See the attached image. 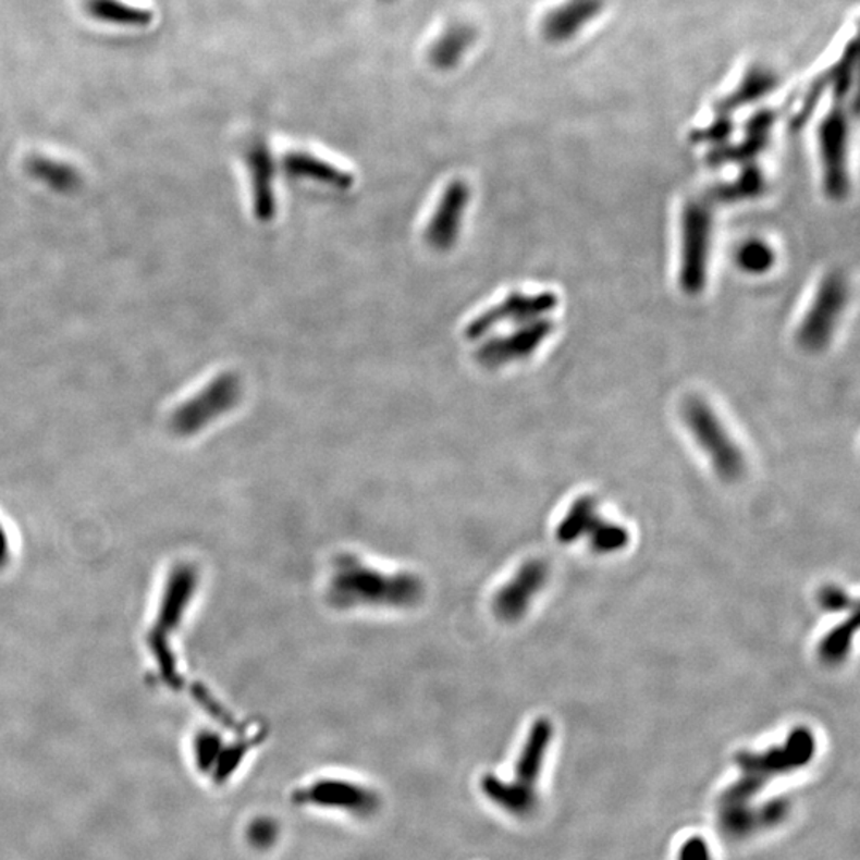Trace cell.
<instances>
[{"instance_id":"cell-7","label":"cell","mask_w":860,"mask_h":860,"mask_svg":"<svg viewBox=\"0 0 860 860\" xmlns=\"http://www.w3.org/2000/svg\"><path fill=\"white\" fill-rule=\"evenodd\" d=\"M824 192L832 201L849 195V120L841 109L832 110L818 133Z\"/></svg>"},{"instance_id":"cell-22","label":"cell","mask_w":860,"mask_h":860,"mask_svg":"<svg viewBox=\"0 0 860 860\" xmlns=\"http://www.w3.org/2000/svg\"><path fill=\"white\" fill-rule=\"evenodd\" d=\"M247 164L250 167L254 175V188H256L258 206L268 205V199L271 198V158L265 143L257 139L246 153Z\"/></svg>"},{"instance_id":"cell-16","label":"cell","mask_w":860,"mask_h":860,"mask_svg":"<svg viewBox=\"0 0 860 860\" xmlns=\"http://www.w3.org/2000/svg\"><path fill=\"white\" fill-rule=\"evenodd\" d=\"M302 797L315 804L347 808V810H364L368 804H373L371 803L373 797L366 789L346 783V781H319L315 786L305 790Z\"/></svg>"},{"instance_id":"cell-20","label":"cell","mask_w":860,"mask_h":860,"mask_svg":"<svg viewBox=\"0 0 860 860\" xmlns=\"http://www.w3.org/2000/svg\"><path fill=\"white\" fill-rule=\"evenodd\" d=\"M285 168L295 175H306V177L318 179V181L330 182V184H349V175L342 170H336L333 164L319 160L306 151H292L284 158Z\"/></svg>"},{"instance_id":"cell-5","label":"cell","mask_w":860,"mask_h":860,"mask_svg":"<svg viewBox=\"0 0 860 860\" xmlns=\"http://www.w3.org/2000/svg\"><path fill=\"white\" fill-rule=\"evenodd\" d=\"M848 284L838 273L819 284L816 295L798 327L797 342L807 353H821L831 344L848 303Z\"/></svg>"},{"instance_id":"cell-6","label":"cell","mask_w":860,"mask_h":860,"mask_svg":"<svg viewBox=\"0 0 860 860\" xmlns=\"http://www.w3.org/2000/svg\"><path fill=\"white\" fill-rule=\"evenodd\" d=\"M556 538L561 543L587 538L591 550L602 555L624 550L629 543V535L624 526L605 521L598 514V499L594 495H581L570 505L556 528Z\"/></svg>"},{"instance_id":"cell-9","label":"cell","mask_w":860,"mask_h":860,"mask_svg":"<svg viewBox=\"0 0 860 860\" xmlns=\"http://www.w3.org/2000/svg\"><path fill=\"white\" fill-rule=\"evenodd\" d=\"M549 579L546 564L531 560L519 567L518 573L495 593L493 611L499 621L514 624L525 617L536 594Z\"/></svg>"},{"instance_id":"cell-8","label":"cell","mask_w":860,"mask_h":860,"mask_svg":"<svg viewBox=\"0 0 860 860\" xmlns=\"http://www.w3.org/2000/svg\"><path fill=\"white\" fill-rule=\"evenodd\" d=\"M239 384L233 377L217 378L194 397L182 402L170 418L171 429L179 435H192L208 426L217 416L235 405Z\"/></svg>"},{"instance_id":"cell-13","label":"cell","mask_w":860,"mask_h":860,"mask_svg":"<svg viewBox=\"0 0 860 860\" xmlns=\"http://www.w3.org/2000/svg\"><path fill=\"white\" fill-rule=\"evenodd\" d=\"M84 10L93 22L131 29L150 26L155 20L149 5L134 0H85Z\"/></svg>"},{"instance_id":"cell-17","label":"cell","mask_w":860,"mask_h":860,"mask_svg":"<svg viewBox=\"0 0 860 860\" xmlns=\"http://www.w3.org/2000/svg\"><path fill=\"white\" fill-rule=\"evenodd\" d=\"M475 40L474 27L456 23L443 30L430 47L429 61L437 69H452L464 57Z\"/></svg>"},{"instance_id":"cell-10","label":"cell","mask_w":860,"mask_h":860,"mask_svg":"<svg viewBox=\"0 0 860 860\" xmlns=\"http://www.w3.org/2000/svg\"><path fill=\"white\" fill-rule=\"evenodd\" d=\"M553 727L546 718H539L532 725L531 733L528 735L525 749H523L521 757H519L518 766H516V783L507 784L502 783L505 793L508 794L523 810H528L532 803V786L540 770H542L543 759L546 755L550 741H552Z\"/></svg>"},{"instance_id":"cell-19","label":"cell","mask_w":860,"mask_h":860,"mask_svg":"<svg viewBox=\"0 0 860 860\" xmlns=\"http://www.w3.org/2000/svg\"><path fill=\"white\" fill-rule=\"evenodd\" d=\"M858 628V609H856L855 612H851V617L848 621L828 631L825 638L819 642L818 655L821 662L828 666H837L845 662Z\"/></svg>"},{"instance_id":"cell-12","label":"cell","mask_w":860,"mask_h":860,"mask_svg":"<svg viewBox=\"0 0 860 860\" xmlns=\"http://www.w3.org/2000/svg\"><path fill=\"white\" fill-rule=\"evenodd\" d=\"M558 306V297L553 292H542V294L525 295L514 294L502 302L493 311L487 312L483 318L478 319L472 327V335H481L491 327L501 322H521L528 323L545 318L549 312Z\"/></svg>"},{"instance_id":"cell-14","label":"cell","mask_w":860,"mask_h":860,"mask_svg":"<svg viewBox=\"0 0 860 860\" xmlns=\"http://www.w3.org/2000/svg\"><path fill=\"white\" fill-rule=\"evenodd\" d=\"M26 172L34 181L50 188L53 194L72 195L82 188V174L61 158L34 155L27 158Z\"/></svg>"},{"instance_id":"cell-1","label":"cell","mask_w":860,"mask_h":860,"mask_svg":"<svg viewBox=\"0 0 860 860\" xmlns=\"http://www.w3.org/2000/svg\"><path fill=\"white\" fill-rule=\"evenodd\" d=\"M425 583L411 573H386L353 553L333 561L327 600L336 609H411L425 598Z\"/></svg>"},{"instance_id":"cell-4","label":"cell","mask_w":860,"mask_h":860,"mask_svg":"<svg viewBox=\"0 0 860 860\" xmlns=\"http://www.w3.org/2000/svg\"><path fill=\"white\" fill-rule=\"evenodd\" d=\"M684 425L710 457L715 474L725 481H736L745 475L746 460L738 443L732 439L714 409L701 397H688L683 405Z\"/></svg>"},{"instance_id":"cell-3","label":"cell","mask_w":860,"mask_h":860,"mask_svg":"<svg viewBox=\"0 0 860 860\" xmlns=\"http://www.w3.org/2000/svg\"><path fill=\"white\" fill-rule=\"evenodd\" d=\"M714 233V205L703 198L688 199L680 216L679 287L697 297L707 287Z\"/></svg>"},{"instance_id":"cell-15","label":"cell","mask_w":860,"mask_h":860,"mask_svg":"<svg viewBox=\"0 0 860 860\" xmlns=\"http://www.w3.org/2000/svg\"><path fill=\"white\" fill-rule=\"evenodd\" d=\"M773 126V116L769 112H763L762 116L752 120L749 123L748 137L742 140L738 146L722 147V149L712 150L708 157V163L711 167L718 168L724 164H745L749 163L762 153L769 146L770 130Z\"/></svg>"},{"instance_id":"cell-2","label":"cell","mask_w":860,"mask_h":860,"mask_svg":"<svg viewBox=\"0 0 860 860\" xmlns=\"http://www.w3.org/2000/svg\"><path fill=\"white\" fill-rule=\"evenodd\" d=\"M816 741L808 728H796L783 746L762 753L745 752L738 757L741 781L732 787L725 800L727 804H738L753 796L757 789L765 786L777 774L800 769L813 759Z\"/></svg>"},{"instance_id":"cell-11","label":"cell","mask_w":860,"mask_h":860,"mask_svg":"<svg viewBox=\"0 0 860 860\" xmlns=\"http://www.w3.org/2000/svg\"><path fill=\"white\" fill-rule=\"evenodd\" d=\"M553 332V323L542 318L538 321L523 323L518 332L494 340L487 344L480 353L481 363L487 366H505L515 360L526 359L539 349Z\"/></svg>"},{"instance_id":"cell-21","label":"cell","mask_w":860,"mask_h":860,"mask_svg":"<svg viewBox=\"0 0 860 860\" xmlns=\"http://www.w3.org/2000/svg\"><path fill=\"white\" fill-rule=\"evenodd\" d=\"M735 260L742 273L757 277V274H765L772 270L776 256H774L772 246L765 241L749 239L738 247Z\"/></svg>"},{"instance_id":"cell-23","label":"cell","mask_w":860,"mask_h":860,"mask_svg":"<svg viewBox=\"0 0 860 860\" xmlns=\"http://www.w3.org/2000/svg\"><path fill=\"white\" fill-rule=\"evenodd\" d=\"M818 602L824 611L841 612L858 607L856 601L849 597L848 591L837 585H827L818 594Z\"/></svg>"},{"instance_id":"cell-18","label":"cell","mask_w":860,"mask_h":860,"mask_svg":"<svg viewBox=\"0 0 860 860\" xmlns=\"http://www.w3.org/2000/svg\"><path fill=\"white\" fill-rule=\"evenodd\" d=\"M765 192V177H763L760 168L755 164H748L732 184H722L712 188L707 198L710 199L712 205L714 202H724V205H732V202L748 201V199L757 198Z\"/></svg>"},{"instance_id":"cell-24","label":"cell","mask_w":860,"mask_h":860,"mask_svg":"<svg viewBox=\"0 0 860 860\" xmlns=\"http://www.w3.org/2000/svg\"><path fill=\"white\" fill-rule=\"evenodd\" d=\"M680 860H711L710 849L707 848L703 839H690V841L680 849Z\"/></svg>"}]
</instances>
